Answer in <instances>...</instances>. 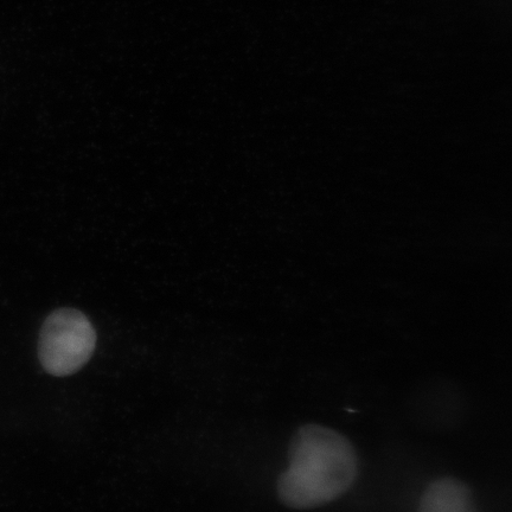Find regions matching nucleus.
Returning a JSON list of instances; mask_svg holds the SVG:
<instances>
[{
    "label": "nucleus",
    "mask_w": 512,
    "mask_h": 512,
    "mask_svg": "<svg viewBox=\"0 0 512 512\" xmlns=\"http://www.w3.org/2000/svg\"><path fill=\"white\" fill-rule=\"evenodd\" d=\"M290 466L277 482L278 498L287 508L309 510L334 502L358 476L354 446L331 428L310 424L293 435Z\"/></svg>",
    "instance_id": "1"
},
{
    "label": "nucleus",
    "mask_w": 512,
    "mask_h": 512,
    "mask_svg": "<svg viewBox=\"0 0 512 512\" xmlns=\"http://www.w3.org/2000/svg\"><path fill=\"white\" fill-rule=\"evenodd\" d=\"M418 512H477V509L469 486L446 477L427 486Z\"/></svg>",
    "instance_id": "3"
},
{
    "label": "nucleus",
    "mask_w": 512,
    "mask_h": 512,
    "mask_svg": "<svg viewBox=\"0 0 512 512\" xmlns=\"http://www.w3.org/2000/svg\"><path fill=\"white\" fill-rule=\"evenodd\" d=\"M96 332L91 320L79 310H56L44 322L38 357L48 374L64 377L78 373L91 360Z\"/></svg>",
    "instance_id": "2"
}]
</instances>
